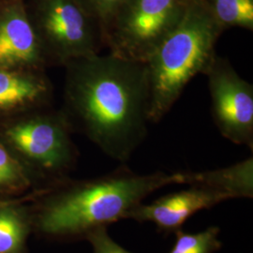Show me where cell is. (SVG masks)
<instances>
[{
  "mask_svg": "<svg viewBox=\"0 0 253 253\" xmlns=\"http://www.w3.org/2000/svg\"><path fill=\"white\" fill-rule=\"evenodd\" d=\"M190 0H126L111 22L110 54L145 63L183 17Z\"/></svg>",
  "mask_w": 253,
  "mask_h": 253,
  "instance_id": "cell-4",
  "label": "cell"
},
{
  "mask_svg": "<svg viewBox=\"0 0 253 253\" xmlns=\"http://www.w3.org/2000/svg\"><path fill=\"white\" fill-rule=\"evenodd\" d=\"M7 134L17 149L46 169L57 170L70 162L69 140L54 119H34L11 127Z\"/></svg>",
  "mask_w": 253,
  "mask_h": 253,
  "instance_id": "cell-8",
  "label": "cell"
},
{
  "mask_svg": "<svg viewBox=\"0 0 253 253\" xmlns=\"http://www.w3.org/2000/svg\"><path fill=\"white\" fill-rule=\"evenodd\" d=\"M46 90L45 85L40 81L0 71V109L33 101Z\"/></svg>",
  "mask_w": 253,
  "mask_h": 253,
  "instance_id": "cell-11",
  "label": "cell"
},
{
  "mask_svg": "<svg viewBox=\"0 0 253 253\" xmlns=\"http://www.w3.org/2000/svg\"><path fill=\"white\" fill-rule=\"evenodd\" d=\"M39 55L34 27L24 7L13 2L0 12V64L32 63Z\"/></svg>",
  "mask_w": 253,
  "mask_h": 253,
  "instance_id": "cell-9",
  "label": "cell"
},
{
  "mask_svg": "<svg viewBox=\"0 0 253 253\" xmlns=\"http://www.w3.org/2000/svg\"><path fill=\"white\" fill-rule=\"evenodd\" d=\"M223 30L240 27L253 30V0H208Z\"/></svg>",
  "mask_w": 253,
  "mask_h": 253,
  "instance_id": "cell-12",
  "label": "cell"
},
{
  "mask_svg": "<svg viewBox=\"0 0 253 253\" xmlns=\"http://www.w3.org/2000/svg\"><path fill=\"white\" fill-rule=\"evenodd\" d=\"M10 204H13V202H5V201H0V208H4L6 206H9Z\"/></svg>",
  "mask_w": 253,
  "mask_h": 253,
  "instance_id": "cell-18",
  "label": "cell"
},
{
  "mask_svg": "<svg viewBox=\"0 0 253 253\" xmlns=\"http://www.w3.org/2000/svg\"><path fill=\"white\" fill-rule=\"evenodd\" d=\"M19 179V171L14 161L0 145V187L8 186Z\"/></svg>",
  "mask_w": 253,
  "mask_h": 253,
  "instance_id": "cell-17",
  "label": "cell"
},
{
  "mask_svg": "<svg viewBox=\"0 0 253 253\" xmlns=\"http://www.w3.org/2000/svg\"><path fill=\"white\" fill-rule=\"evenodd\" d=\"M228 198L226 194L202 185H190L187 190L169 193L151 204L141 203L127 218L138 222H152L160 232L175 234L195 213L213 208Z\"/></svg>",
  "mask_w": 253,
  "mask_h": 253,
  "instance_id": "cell-7",
  "label": "cell"
},
{
  "mask_svg": "<svg viewBox=\"0 0 253 253\" xmlns=\"http://www.w3.org/2000/svg\"><path fill=\"white\" fill-rule=\"evenodd\" d=\"M92 18L100 26L104 34L121 6L126 0H77Z\"/></svg>",
  "mask_w": 253,
  "mask_h": 253,
  "instance_id": "cell-15",
  "label": "cell"
},
{
  "mask_svg": "<svg viewBox=\"0 0 253 253\" xmlns=\"http://www.w3.org/2000/svg\"><path fill=\"white\" fill-rule=\"evenodd\" d=\"M211 111L220 134L236 145L253 148V85L230 61L217 54L206 69Z\"/></svg>",
  "mask_w": 253,
  "mask_h": 253,
  "instance_id": "cell-5",
  "label": "cell"
},
{
  "mask_svg": "<svg viewBox=\"0 0 253 253\" xmlns=\"http://www.w3.org/2000/svg\"><path fill=\"white\" fill-rule=\"evenodd\" d=\"M69 97L86 133L108 157L126 163L147 134L145 63L115 54L74 59Z\"/></svg>",
  "mask_w": 253,
  "mask_h": 253,
  "instance_id": "cell-1",
  "label": "cell"
},
{
  "mask_svg": "<svg viewBox=\"0 0 253 253\" xmlns=\"http://www.w3.org/2000/svg\"><path fill=\"white\" fill-rule=\"evenodd\" d=\"M182 184L213 188L226 194L229 199L253 198V158L216 170L182 172Z\"/></svg>",
  "mask_w": 253,
  "mask_h": 253,
  "instance_id": "cell-10",
  "label": "cell"
},
{
  "mask_svg": "<svg viewBox=\"0 0 253 253\" xmlns=\"http://www.w3.org/2000/svg\"><path fill=\"white\" fill-rule=\"evenodd\" d=\"M85 238L89 241L93 253H132L118 244L109 235L107 227H99L92 230Z\"/></svg>",
  "mask_w": 253,
  "mask_h": 253,
  "instance_id": "cell-16",
  "label": "cell"
},
{
  "mask_svg": "<svg viewBox=\"0 0 253 253\" xmlns=\"http://www.w3.org/2000/svg\"><path fill=\"white\" fill-rule=\"evenodd\" d=\"M220 229L217 226L196 233H185L181 229L175 233L176 239L169 253H216L222 247L219 239Z\"/></svg>",
  "mask_w": 253,
  "mask_h": 253,
  "instance_id": "cell-14",
  "label": "cell"
},
{
  "mask_svg": "<svg viewBox=\"0 0 253 253\" xmlns=\"http://www.w3.org/2000/svg\"><path fill=\"white\" fill-rule=\"evenodd\" d=\"M12 205L0 208V253H20L27 235V222Z\"/></svg>",
  "mask_w": 253,
  "mask_h": 253,
  "instance_id": "cell-13",
  "label": "cell"
},
{
  "mask_svg": "<svg viewBox=\"0 0 253 253\" xmlns=\"http://www.w3.org/2000/svg\"><path fill=\"white\" fill-rule=\"evenodd\" d=\"M224 30L208 0H190L179 23L145 61L148 120L157 123L171 110L188 83L205 73Z\"/></svg>",
  "mask_w": 253,
  "mask_h": 253,
  "instance_id": "cell-3",
  "label": "cell"
},
{
  "mask_svg": "<svg viewBox=\"0 0 253 253\" xmlns=\"http://www.w3.org/2000/svg\"><path fill=\"white\" fill-rule=\"evenodd\" d=\"M35 16L46 42L62 59L96 54L104 44L100 26L77 0H35Z\"/></svg>",
  "mask_w": 253,
  "mask_h": 253,
  "instance_id": "cell-6",
  "label": "cell"
},
{
  "mask_svg": "<svg viewBox=\"0 0 253 253\" xmlns=\"http://www.w3.org/2000/svg\"><path fill=\"white\" fill-rule=\"evenodd\" d=\"M171 184H182V172L138 174L122 165L52 196L42 208L38 225L52 236H85L96 228L127 218L148 195Z\"/></svg>",
  "mask_w": 253,
  "mask_h": 253,
  "instance_id": "cell-2",
  "label": "cell"
}]
</instances>
